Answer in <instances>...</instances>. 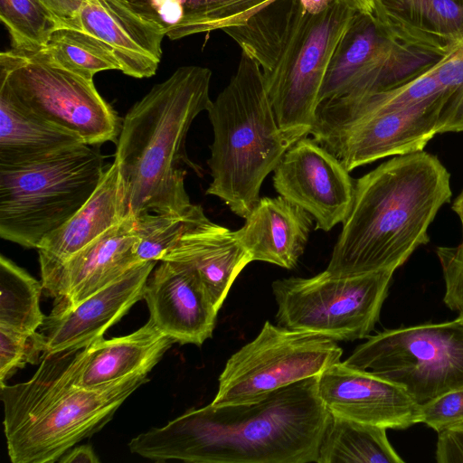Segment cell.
Here are the masks:
<instances>
[{
  "label": "cell",
  "mask_w": 463,
  "mask_h": 463,
  "mask_svg": "<svg viewBox=\"0 0 463 463\" xmlns=\"http://www.w3.org/2000/svg\"><path fill=\"white\" fill-rule=\"evenodd\" d=\"M332 418L313 376L254 402L187 411L134 437L128 448L156 461L317 463Z\"/></svg>",
  "instance_id": "cell-1"
},
{
  "label": "cell",
  "mask_w": 463,
  "mask_h": 463,
  "mask_svg": "<svg viewBox=\"0 0 463 463\" xmlns=\"http://www.w3.org/2000/svg\"><path fill=\"white\" fill-rule=\"evenodd\" d=\"M451 196L450 174L434 155L422 150L381 164L355 180L326 271L334 277L395 271L430 241L428 228Z\"/></svg>",
  "instance_id": "cell-2"
},
{
  "label": "cell",
  "mask_w": 463,
  "mask_h": 463,
  "mask_svg": "<svg viewBox=\"0 0 463 463\" xmlns=\"http://www.w3.org/2000/svg\"><path fill=\"white\" fill-rule=\"evenodd\" d=\"M356 13L345 0L317 14L300 0H272L222 30L260 66L278 125L295 142L310 134L327 67Z\"/></svg>",
  "instance_id": "cell-3"
},
{
  "label": "cell",
  "mask_w": 463,
  "mask_h": 463,
  "mask_svg": "<svg viewBox=\"0 0 463 463\" xmlns=\"http://www.w3.org/2000/svg\"><path fill=\"white\" fill-rule=\"evenodd\" d=\"M92 343L43 354L27 382L2 384L4 430L13 463H52L99 431L123 402L148 382L147 371L94 387L80 383Z\"/></svg>",
  "instance_id": "cell-4"
},
{
  "label": "cell",
  "mask_w": 463,
  "mask_h": 463,
  "mask_svg": "<svg viewBox=\"0 0 463 463\" xmlns=\"http://www.w3.org/2000/svg\"><path fill=\"white\" fill-rule=\"evenodd\" d=\"M211 78L206 67H179L124 117L114 161L132 217L183 213L193 206L181 163L195 169L185 155L184 141L194 119L212 103Z\"/></svg>",
  "instance_id": "cell-5"
},
{
  "label": "cell",
  "mask_w": 463,
  "mask_h": 463,
  "mask_svg": "<svg viewBox=\"0 0 463 463\" xmlns=\"http://www.w3.org/2000/svg\"><path fill=\"white\" fill-rule=\"evenodd\" d=\"M213 140L206 194L245 218L261 184L296 143L278 125L260 66L241 52L235 73L207 109Z\"/></svg>",
  "instance_id": "cell-6"
},
{
  "label": "cell",
  "mask_w": 463,
  "mask_h": 463,
  "mask_svg": "<svg viewBox=\"0 0 463 463\" xmlns=\"http://www.w3.org/2000/svg\"><path fill=\"white\" fill-rule=\"evenodd\" d=\"M449 47V39L376 0L373 14H355L338 43L318 105L400 86L438 63Z\"/></svg>",
  "instance_id": "cell-7"
},
{
  "label": "cell",
  "mask_w": 463,
  "mask_h": 463,
  "mask_svg": "<svg viewBox=\"0 0 463 463\" xmlns=\"http://www.w3.org/2000/svg\"><path fill=\"white\" fill-rule=\"evenodd\" d=\"M108 166L81 144L44 159L0 166V236L29 249L63 225L85 203Z\"/></svg>",
  "instance_id": "cell-8"
},
{
  "label": "cell",
  "mask_w": 463,
  "mask_h": 463,
  "mask_svg": "<svg viewBox=\"0 0 463 463\" xmlns=\"http://www.w3.org/2000/svg\"><path fill=\"white\" fill-rule=\"evenodd\" d=\"M445 94L407 108H373L351 97L323 101L310 134L347 171L378 159L422 151L437 134Z\"/></svg>",
  "instance_id": "cell-9"
},
{
  "label": "cell",
  "mask_w": 463,
  "mask_h": 463,
  "mask_svg": "<svg viewBox=\"0 0 463 463\" xmlns=\"http://www.w3.org/2000/svg\"><path fill=\"white\" fill-rule=\"evenodd\" d=\"M344 363L402 386L421 404L463 387V323L456 318L384 330Z\"/></svg>",
  "instance_id": "cell-10"
},
{
  "label": "cell",
  "mask_w": 463,
  "mask_h": 463,
  "mask_svg": "<svg viewBox=\"0 0 463 463\" xmlns=\"http://www.w3.org/2000/svg\"><path fill=\"white\" fill-rule=\"evenodd\" d=\"M393 270L334 277L326 270L311 278L272 283L279 326L322 335L335 341L369 337L380 317Z\"/></svg>",
  "instance_id": "cell-11"
},
{
  "label": "cell",
  "mask_w": 463,
  "mask_h": 463,
  "mask_svg": "<svg viewBox=\"0 0 463 463\" xmlns=\"http://www.w3.org/2000/svg\"><path fill=\"white\" fill-rule=\"evenodd\" d=\"M0 83L33 114L77 135L84 144L116 142L122 121L93 80L52 65L35 53L0 54Z\"/></svg>",
  "instance_id": "cell-12"
},
{
  "label": "cell",
  "mask_w": 463,
  "mask_h": 463,
  "mask_svg": "<svg viewBox=\"0 0 463 463\" xmlns=\"http://www.w3.org/2000/svg\"><path fill=\"white\" fill-rule=\"evenodd\" d=\"M342 354L332 338L266 321L259 335L228 359L211 403L257 402L278 389L318 376L341 362Z\"/></svg>",
  "instance_id": "cell-13"
},
{
  "label": "cell",
  "mask_w": 463,
  "mask_h": 463,
  "mask_svg": "<svg viewBox=\"0 0 463 463\" xmlns=\"http://www.w3.org/2000/svg\"><path fill=\"white\" fill-rule=\"evenodd\" d=\"M273 172L278 194L307 212L317 229L329 232L348 217L355 181L341 161L313 137L294 143Z\"/></svg>",
  "instance_id": "cell-14"
},
{
  "label": "cell",
  "mask_w": 463,
  "mask_h": 463,
  "mask_svg": "<svg viewBox=\"0 0 463 463\" xmlns=\"http://www.w3.org/2000/svg\"><path fill=\"white\" fill-rule=\"evenodd\" d=\"M135 241L134 218L128 216L64 260L39 259L43 290L54 305H78L139 262Z\"/></svg>",
  "instance_id": "cell-15"
},
{
  "label": "cell",
  "mask_w": 463,
  "mask_h": 463,
  "mask_svg": "<svg viewBox=\"0 0 463 463\" xmlns=\"http://www.w3.org/2000/svg\"><path fill=\"white\" fill-rule=\"evenodd\" d=\"M317 394L333 416L386 430L418 423L419 404L404 388L344 362L317 376Z\"/></svg>",
  "instance_id": "cell-16"
},
{
  "label": "cell",
  "mask_w": 463,
  "mask_h": 463,
  "mask_svg": "<svg viewBox=\"0 0 463 463\" xmlns=\"http://www.w3.org/2000/svg\"><path fill=\"white\" fill-rule=\"evenodd\" d=\"M156 260L141 261L74 307L54 305L40 326L44 354L90 345L144 298L146 282Z\"/></svg>",
  "instance_id": "cell-17"
},
{
  "label": "cell",
  "mask_w": 463,
  "mask_h": 463,
  "mask_svg": "<svg viewBox=\"0 0 463 463\" xmlns=\"http://www.w3.org/2000/svg\"><path fill=\"white\" fill-rule=\"evenodd\" d=\"M144 298L149 320L175 343L200 346L212 337L218 310L191 268L161 260L146 282Z\"/></svg>",
  "instance_id": "cell-18"
},
{
  "label": "cell",
  "mask_w": 463,
  "mask_h": 463,
  "mask_svg": "<svg viewBox=\"0 0 463 463\" xmlns=\"http://www.w3.org/2000/svg\"><path fill=\"white\" fill-rule=\"evenodd\" d=\"M78 24L110 48L124 74L137 79L156 74L165 35L128 0H85Z\"/></svg>",
  "instance_id": "cell-19"
},
{
  "label": "cell",
  "mask_w": 463,
  "mask_h": 463,
  "mask_svg": "<svg viewBox=\"0 0 463 463\" xmlns=\"http://www.w3.org/2000/svg\"><path fill=\"white\" fill-rule=\"evenodd\" d=\"M161 260L194 269L218 311L238 275L252 261L235 231L213 222L205 214L163 253Z\"/></svg>",
  "instance_id": "cell-20"
},
{
  "label": "cell",
  "mask_w": 463,
  "mask_h": 463,
  "mask_svg": "<svg viewBox=\"0 0 463 463\" xmlns=\"http://www.w3.org/2000/svg\"><path fill=\"white\" fill-rule=\"evenodd\" d=\"M236 235L253 260L296 266L313 224L312 216L282 196L260 198Z\"/></svg>",
  "instance_id": "cell-21"
},
{
  "label": "cell",
  "mask_w": 463,
  "mask_h": 463,
  "mask_svg": "<svg viewBox=\"0 0 463 463\" xmlns=\"http://www.w3.org/2000/svg\"><path fill=\"white\" fill-rule=\"evenodd\" d=\"M128 216L124 183L113 161L85 203L41 242L39 259L64 260Z\"/></svg>",
  "instance_id": "cell-22"
},
{
  "label": "cell",
  "mask_w": 463,
  "mask_h": 463,
  "mask_svg": "<svg viewBox=\"0 0 463 463\" xmlns=\"http://www.w3.org/2000/svg\"><path fill=\"white\" fill-rule=\"evenodd\" d=\"M81 144L74 133L27 110L0 83V166L27 165Z\"/></svg>",
  "instance_id": "cell-23"
},
{
  "label": "cell",
  "mask_w": 463,
  "mask_h": 463,
  "mask_svg": "<svg viewBox=\"0 0 463 463\" xmlns=\"http://www.w3.org/2000/svg\"><path fill=\"white\" fill-rule=\"evenodd\" d=\"M170 40L244 24L272 0H128Z\"/></svg>",
  "instance_id": "cell-24"
},
{
  "label": "cell",
  "mask_w": 463,
  "mask_h": 463,
  "mask_svg": "<svg viewBox=\"0 0 463 463\" xmlns=\"http://www.w3.org/2000/svg\"><path fill=\"white\" fill-rule=\"evenodd\" d=\"M174 343L149 319L129 335L109 340L99 337L92 343L80 383L94 387L136 372H150Z\"/></svg>",
  "instance_id": "cell-25"
},
{
  "label": "cell",
  "mask_w": 463,
  "mask_h": 463,
  "mask_svg": "<svg viewBox=\"0 0 463 463\" xmlns=\"http://www.w3.org/2000/svg\"><path fill=\"white\" fill-rule=\"evenodd\" d=\"M333 416V415H332ZM404 463L386 429L333 416L317 463Z\"/></svg>",
  "instance_id": "cell-26"
},
{
  "label": "cell",
  "mask_w": 463,
  "mask_h": 463,
  "mask_svg": "<svg viewBox=\"0 0 463 463\" xmlns=\"http://www.w3.org/2000/svg\"><path fill=\"white\" fill-rule=\"evenodd\" d=\"M45 61L88 80L120 66L110 48L97 37L76 28L57 26L46 44L34 52Z\"/></svg>",
  "instance_id": "cell-27"
},
{
  "label": "cell",
  "mask_w": 463,
  "mask_h": 463,
  "mask_svg": "<svg viewBox=\"0 0 463 463\" xmlns=\"http://www.w3.org/2000/svg\"><path fill=\"white\" fill-rule=\"evenodd\" d=\"M42 281L0 256V327L27 335L37 333L45 316L40 308Z\"/></svg>",
  "instance_id": "cell-28"
},
{
  "label": "cell",
  "mask_w": 463,
  "mask_h": 463,
  "mask_svg": "<svg viewBox=\"0 0 463 463\" xmlns=\"http://www.w3.org/2000/svg\"><path fill=\"white\" fill-rule=\"evenodd\" d=\"M203 214L201 205L193 204L183 213H148L133 217L134 254L137 261H159L163 253Z\"/></svg>",
  "instance_id": "cell-29"
},
{
  "label": "cell",
  "mask_w": 463,
  "mask_h": 463,
  "mask_svg": "<svg viewBox=\"0 0 463 463\" xmlns=\"http://www.w3.org/2000/svg\"><path fill=\"white\" fill-rule=\"evenodd\" d=\"M0 17L13 49L27 53L39 52L58 26L40 0H0Z\"/></svg>",
  "instance_id": "cell-30"
},
{
  "label": "cell",
  "mask_w": 463,
  "mask_h": 463,
  "mask_svg": "<svg viewBox=\"0 0 463 463\" xmlns=\"http://www.w3.org/2000/svg\"><path fill=\"white\" fill-rule=\"evenodd\" d=\"M434 69L445 94L437 134L463 132V26L450 39L448 52Z\"/></svg>",
  "instance_id": "cell-31"
},
{
  "label": "cell",
  "mask_w": 463,
  "mask_h": 463,
  "mask_svg": "<svg viewBox=\"0 0 463 463\" xmlns=\"http://www.w3.org/2000/svg\"><path fill=\"white\" fill-rule=\"evenodd\" d=\"M44 354L43 335H33L0 327V385L25 364H37Z\"/></svg>",
  "instance_id": "cell-32"
},
{
  "label": "cell",
  "mask_w": 463,
  "mask_h": 463,
  "mask_svg": "<svg viewBox=\"0 0 463 463\" xmlns=\"http://www.w3.org/2000/svg\"><path fill=\"white\" fill-rule=\"evenodd\" d=\"M407 14L415 22L451 39L463 26V0H411Z\"/></svg>",
  "instance_id": "cell-33"
},
{
  "label": "cell",
  "mask_w": 463,
  "mask_h": 463,
  "mask_svg": "<svg viewBox=\"0 0 463 463\" xmlns=\"http://www.w3.org/2000/svg\"><path fill=\"white\" fill-rule=\"evenodd\" d=\"M419 422L437 433L463 423V387L450 390L419 404Z\"/></svg>",
  "instance_id": "cell-34"
},
{
  "label": "cell",
  "mask_w": 463,
  "mask_h": 463,
  "mask_svg": "<svg viewBox=\"0 0 463 463\" xmlns=\"http://www.w3.org/2000/svg\"><path fill=\"white\" fill-rule=\"evenodd\" d=\"M445 281L444 304L458 312L463 323V241L457 246H439L435 250Z\"/></svg>",
  "instance_id": "cell-35"
},
{
  "label": "cell",
  "mask_w": 463,
  "mask_h": 463,
  "mask_svg": "<svg viewBox=\"0 0 463 463\" xmlns=\"http://www.w3.org/2000/svg\"><path fill=\"white\" fill-rule=\"evenodd\" d=\"M435 459L438 463H463V423L438 433Z\"/></svg>",
  "instance_id": "cell-36"
},
{
  "label": "cell",
  "mask_w": 463,
  "mask_h": 463,
  "mask_svg": "<svg viewBox=\"0 0 463 463\" xmlns=\"http://www.w3.org/2000/svg\"><path fill=\"white\" fill-rule=\"evenodd\" d=\"M55 19L58 26L79 29L78 14L85 0H40Z\"/></svg>",
  "instance_id": "cell-37"
},
{
  "label": "cell",
  "mask_w": 463,
  "mask_h": 463,
  "mask_svg": "<svg viewBox=\"0 0 463 463\" xmlns=\"http://www.w3.org/2000/svg\"><path fill=\"white\" fill-rule=\"evenodd\" d=\"M58 461L61 463H99V459L90 445H80L70 449Z\"/></svg>",
  "instance_id": "cell-38"
},
{
  "label": "cell",
  "mask_w": 463,
  "mask_h": 463,
  "mask_svg": "<svg viewBox=\"0 0 463 463\" xmlns=\"http://www.w3.org/2000/svg\"><path fill=\"white\" fill-rule=\"evenodd\" d=\"M357 13L371 14H373L376 0H345ZM386 5L405 11L409 7L411 0H382Z\"/></svg>",
  "instance_id": "cell-39"
},
{
  "label": "cell",
  "mask_w": 463,
  "mask_h": 463,
  "mask_svg": "<svg viewBox=\"0 0 463 463\" xmlns=\"http://www.w3.org/2000/svg\"><path fill=\"white\" fill-rule=\"evenodd\" d=\"M304 8L311 13L317 14L324 10L331 0H300Z\"/></svg>",
  "instance_id": "cell-40"
},
{
  "label": "cell",
  "mask_w": 463,
  "mask_h": 463,
  "mask_svg": "<svg viewBox=\"0 0 463 463\" xmlns=\"http://www.w3.org/2000/svg\"><path fill=\"white\" fill-rule=\"evenodd\" d=\"M451 209L458 216L463 232V189L453 202Z\"/></svg>",
  "instance_id": "cell-41"
}]
</instances>
